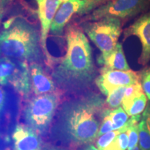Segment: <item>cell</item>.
Returning a JSON list of instances; mask_svg holds the SVG:
<instances>
[{
	"label": "cell",
	"instance_id": "52a82bcc",
	"mask_svg": "<svg viewBox=\"0 0 150 150\" xmlns=\"http://www.w3.org/2000/svg\"><path fill=\"white\" fill-rule=\"evenodd\" d=\"M11 84L22 95L31 91L29 66L25 61H13L10 58H0V85Z\"/></svg>",
	"mask_w": 150,
	"mask_h": 150
},
{
	"label": "cell",
	"instance_id": "9a60e30c",
	"mask_svg": "<svg viewBox=\"0 0 150 150\" xmlns=\"http://www.w3.org/2000/svg\"><path fill=\"white\" fill-rule=\"evenodd\" d=\"M140 150H150V110L147 108L138 124Z\"/></svg>",
	"mask_w": 150,
	"mask_h": 150
},
{
	"label": "cell",
	"instance_id": "ffe728a7",
	"mask_svg": "<svg viewBox=\"0 0 150 150\" xmlns=\"http://www.w3.org/2000/svg\"><path fill=\"white\" fill-rule=\"evenodd\" d=\"M138 124L139 123H136L130 125L127 131L129 138V145L128 148H127L128 150H132L138 145V141L139 140Z\"/></svg>",
	"mask_w": 150,
	"mask_h": 150
},
{
	"label": "cell",
	"instance_id": "7c38bea8",
	"mask_svg": "<svg viewBox=\"0 0 150 150\" xmlns=\"http://www.w3.org/2000/svg\"><path fill=\"white\" fill-rule=\"evenodd\" d=\"M31 88L35 96L58 93L56 84L40 64L32 62L29 66Z\"/></svg>",
	"mask_w": 150,
	"mask_h": 150
},
{
	"label": "cell",
	"instance_id": "8992f818",
	"mask_svg": "<svg viewBox=\"0 0 150 150\" xmlns=\"http://www.w3.org/2000/svg\"><path fill=\"white\" fill-rule=\"evenodd\" d=\"M110 0H67L63 3L54 17L50 28L53 35H59L73 17L88 15Z\"/></svg>",
	"mask_w": 150,
	"mask_h": 150
},
{
	"label": "cell",
	"instance_id": "e0dca14e",
	"mask_svg": "<svg viewBox=\"0 0 150 150\" xmlns=\"http://www.w3.org/2000/svg\"><path fill=\"white\" fill-rule=\"evenodd\" d=\"M106 112L111 120L113 131L122 129L129 120L128 114L122 107L107 110Z\"/></svg>",
	"mask_w": 150,
	"mask_h": 150
},
{
	"label": "cell",
	"instance_id": "44dd1931",
	"mask_svg": "<svg viewBox=\"0 0 150 150\" xmlns=\"http://www.w3.org/2000/svg\"><path fill=\"white\" fill-rule=\"evenodd\" d=\"M113 131L112 129V121L110 120V117L109 115H108V113L105 111L104 112V117L103 119L102 123L100 127H99V131L98 133V137L102 136L106 133L110 132V131Z\"/></svg>",
	"mask_w": 150,
	"mask_h": 150
},
{
	"label": "cell",
	"instance_id": "4fadbf2b",
	"mask_svg": "<svg viewBox=\"0 0 150 150\" xmlns=\"http://www.w3.org/2000/svg\"><path fill=\"white\" fill-rule=\"evenodd\" d=\"M15 150H41L42 142L37 132L30 127L18 125L13 132Z\"/></svg>",
	"mask_w": 150,
	"mask_h": 150
},
{
	"label": "cell",
	"instance_id": "ac0fdd59",
	"mask_svg": "<svg viewBox=\"0 0 150 150\" xmlns=\"http://www.w3.org/2000/svg\"><path fill=\"white\" fill-rule=\"evenodd\" d=\"M126 88L127 86L118 88L112 91L108 95L106 104L109 109H115V108L120 107V106L122 104Z\"/></svg>",
	"mask_w": 150,
	"mask_h": 150
},
{
	"label": "cell",
	"instance_id": "cb8c5ba5",
	"mask_svg": "<svg viewBox=\"0 0 150 150\" xmlns=\"http://www.w3.org/2000/svg\"><path fill=\"white\" fill-rule=\"evenodd\" d=\"M117 137H116L115 140H114L109 145L107 146L106 148H104L103 150H122L120 147V145L119 141H118Z\"/></svg>",
	"mask_w": 150,
	"mask_h": 150
},
{
	"label": "cell",
	"instance_id": "f546056e",
	"mask_svg": "<svg viewBox=\"0 0 150 150\" xmlns=\"http://www.w3.org/2000/svg\"><path fill=\"white\" fill-rule=\"evenodd\" d=\"M45 150H59V149H45Z\"/></svg>",
	"mask_w": 150,
	"mask_h": 150
},
{
	"label": "cell",
	"instance_id": "5bb4252c",
	"mask_svg": "<svg viewBox=\"0 0 150 150\" xmlns=\"http://www.w3.org/2000/svg\"><path fill=\"white\" fill-rule=\"evenodd\" d=\"M99 63L104 65L103 68L108 70L123 71L130 70L125 58L122 45L120 42L117 43L115 49L106 58L99 59Z\"/></svg>",
	"mask_w": 150,
	"mask_h": 150
},
{
	"label": "cell",
	"instance_id": "484cf974",
	"mask_svg": "<svg viewBox=\"0 0 150 150\" xmlns=\"http://www.w3.org/2000/svg\"><path fill=\"white\" fill-rule=\"evenodd\" d=\"M4 3L3 0H0V20L1 18V16H2V11L4 8Z\"/></svg>",
	"mask_w": 150,
	"mask_h": 150
},
{
	"label": "cell",
	"instance_id": "30bf717a",
	"mask_svg": "<svg viewBox=\"0 0 150 150\" xmlns=\"http://www.w3.org/2000/svg\"><path fill=\"white\" fill-rule=\"evenodd\" d=\"M67 0H36L38 15L40 22V44L47 61L50 63L52 57L47 48V38L56 13L63 3Z\"/></svg>",
	"mask_w": 150,
	"mask_h": 150
},
{
	"label": "cell",
	"instance_id": "d6986e66",
	"mask_svg": "<svg viewBox=\"0 0 150 150\" xmlns=\"http://www.w3.org/2000/svg\"><path fill=\"white\" fill-rule=\"evenodd\" d=\"M121 132L119 130H115L110 131V132H108L106 134L102 135V136H99L96 142L98 149L103 150L104 148H106L115 140V138Z\"/></svg>",
	"mask_w": 150,
	"mask_h": 150
},
{
	"label": "cell",
	"instance_id": "8fae6325",
	"mask_svg": "<svg viewBox=\"0 0 150 150\" xmlns=\"http://www.w3.org/2000/svg\"><path fill=\"white\" fill-rule=\"evenodd\" d=\"M127 34L136 35L142 45L140 63L145 65L150 61V13L140 17L127 31Z\"/></svg>",
	"mask_w": 150,
	"mask_h": 150
},
{
	"label": "cell",
	"instance_id": "277c9868",
	"mask_svg": "<svg viewBox=\"0 0 150 150\" xmlns=\"http://www.w3.org/2000/svg\"><path fill=\"white\" fill-rule=\"evenodd\" d=\"M82 29L100 50L99 59L106 58L115 47L122 33L120 19L105 18L82 24Z\"/></svg>",
	"mask_w": 150,
	"mask_h": 150
},
{
	"label": "cell",
	"instance_id": "d4e9b609",
	"mask_svg": "<svg viewBox=\"0 0 150 150\" xmlns=\"http://www.w3.org/2000/svg\"><path fill=\"white\" fill-rule=\"evenodd\" d=\"M6 99V94L2 88L0 86V112L1 111L4 106Z\"/></svg>",
	"mask_w": 150,
	"mask_h": 150
},
{
	"label": "cell",
	"instance_id": "ba28073f",
	"mask_svg": "<svg viewBox=\"0 0 150 150\" xmlns=\"http://www.w3.org/2000/svg\"><path fill=\"white\" fill-rule=\"evenodd\" d=\"M148 0H110L85 18L86 21H97L105 18L127 19L140 12Z\"/></svg>",
	"mask_w": 150,
	"mask_h": 150
},
{
	"label": "cell",
	"instance_id": "9c48e42d",
	"mask_svg": "<svg viewBox=\"0 0 150 150\" xmlns=\"http://www.w3.org/2000/svg\"><path fill=\"white\" fill-rule=\"evenodd\" d=\"M139 79L138 74L131 70H108L102 67L100 75L95 79V83L103 95L108 96L118 88L139 83Z\"/></svg>",
	"mask_w": 150,
	"mask_h": 150
},
{
	"label": "cell",
	"instance_id": "3957f363",
	"mask_svg": "<svg viewBox=\"0 0 150 150\" xmlns=\"http://www.w3.org/2000/svg\"><path fill=\"white\" fill-rule=\"evenodd\" d=\"M95 107L89 102L72 104L64 115V128L70 140L76 144H87L98 137L99 123L95 115Z\"/></svg>",
	"mask_w": 150,
	"mask_h": 150
},
{
	"label": "cell",
	"instance_id": "83f0119b",
	"mask_svg": "<svg viewBox=\"0 0 150 150\" xmlns=\"http://www.w3.org/2000/svg\"><path fill=\"white\" fill-rule=\"evenodd\" d=\"M11 0H3V3H4V6H6L10 2Z\"/></svg>",
	"mask_w": 150,
	"mask_h": 150
},
{
	"label": "cell",
	"instance_id": "7a4b0ae2",
	"mask_svg": "<svg viewBox=\"0 0 150 150\" xmlns=\"http://www.w3.org/2000/svg\"><path fill=\"white\" fill-rule=\"evenodd\" d=\"M40 34L22 18L13 20L0 31V55L31 63L40 56Z\"/></svg>",
	"mask_w": 150,
	"mask_h": 150
},
{
	"label": "cell",
	"instance_id": "6da1fadb",
	"mask_svg": "<svg viewBox=\"0 0 150 150\" xmlns=\"http://www.w3.org/2000/svg\"><path fill=\"white\" fill-rule=\"evenodd\" d=\"M66 54L60 62L53 76L60 85L77 88L87 85L94 74L92 48L84 31L76 24L65 29Z\"/></svg>",
	"mask_w": 150,
	"mask_h": 150
},
{
	"label": "cell",
	"instance_id": "7402d4cb",
	"mask_svg": "<svg viewBox=\"0 0 150 150\" xmlns=\"http://www.w3.org/2000/svg\"><path fill=\"white\" fill-rule=\"evenodd\" d=\"M142 86L146 96L150 99V72L146 73L143 76Z\"/></svg>",
	"mask_w": 150,
	"mask_h": 150
},
{
	"label": "cell",
	"instance_id": "2e32d148",
	"mask_svg": "<svg viewBox=\"0 0 150 150\" xmlns=\"http://www.w3.org/2000/svg\"><path fill=\"white\" fill-rule=\"evenodd\" d=\"M147 104V97L145 94L142 93L128 104L122 105L123 109L129 116H136L140 115L144 111Z\"/></svg>",
	"mask_w": 150,
	"mask_h": 150
},
{
	"label": "cell",
	"instance_id": "603a6c76",
	"mask_svg": "<svg viewBox=\"0 0 150 150\" xmlns=\"http://www.w3.org/2000/svg\"><path fill=\"white\" fill-rule=\"evenodd\" d=\"M117 139L119 141L120 145L122 150H126L128 148L129 145V138L128 134L127 132H122L120 133L117 136Z\"/></svg>",
	"mask_w": 150,
	"mask_h": 150
},
{
	"label": "cell",
	"instance_id": "4316f807",
	"mask_svg": "<svg viewBox=\"0 0 150 150\" xmlns=\"http://www.w3.org/2000/svg\"><path fill=\"white\" fill-rule=\"evenodd\" d=\"M84 150H99L97 148L95 147V146H94L93 145H90L88 146L87 147L85 148V149Z\"/></svg>",
	"mask_w": 150,
	"mask_h": 150
},
{
	"label": "cell",
	"instance_id": "5b68a950",
	"mask_svg": "<svg viewBox=\"0 0 150 150\" xmlns=\"http://www.w3.org/2000/svg\"><path fill=\"white\" fill-rule=\"evenodd\" d=\"M60 102V94L37 95L30 99L24 109L28 125L36 132H45L50 126Z\"/></svg>",
	"mask_w": 150,
	"mask_h": 150
},
{
	"label": "cell",
	"instance_id": "f1b7e54d",
	"mask_svg": "<svg viewBox=\"0 0 150 150\" xmlns=\"http://www.w3.org/2000/svg\"><path fill=\"white\" fill-rule=\"evenodd\" d=\"M132 150H140V147H138V146H136V147H135L134 149H133Z\"/></svg>",
	"mask_w": 150,
	"mask_h": 150
}]
</instances>
